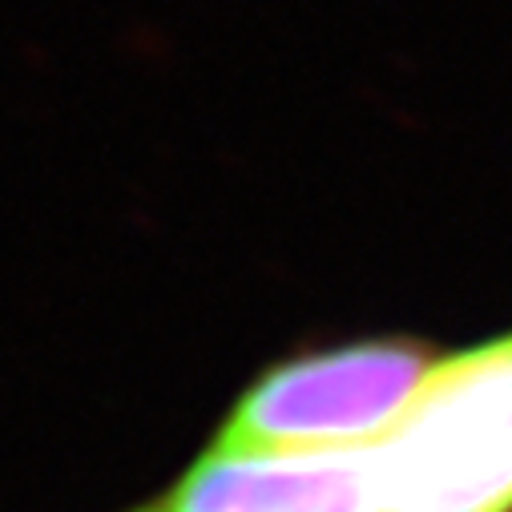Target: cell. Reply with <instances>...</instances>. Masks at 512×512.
Segmentation results:
<instances>
[{
	"instance_id": "2",
	"label": "cell",
	"mask_w": 512,
	"mask_h": 512,
	"mask_svg": "<svg viewBox=\"0 0 512 512\" xmlns=\"http://www.w3.org/2000/svg\"><path fill=\"white\" fill-rule=\"evenodd\" d=\"M440 355L408 339L299 355L250 383L214 448L226 452H351L375 448L416 404Z\"/></svg>"
},
{
	"instance_id": "1",
	"label": "cell",
	"mask_w": 512,
	"mask_h": 512,
	"mask_svg": "<svg viewBox=\"0 0 512 512\" xmlns=\"http://www.w3.org/2000/svg\"><path fill=\"white\" fill-rule=\"evenodd\" d=\"M371 464L379 512H512V335L436 359Z\"/></svg>"
},
{
	"instance_id": "3",
	"label": "cell",
	"mask_w": 512,
	"mask_h": 512,
	"mask_svg": "<svg viewBox=\"0 0 512 512\" xmlns=\"http://www.w3.org/2000/svg\"><path fill=\"white\" fill-rule=\"evenodd\" d=\"M138 512H379L371 448L226 452L206 448Z\"/></svg>"
},
{
	"instance_id": "4",
	"label": "cell",
	"mask_w": 512,
	"mask_h": 512,
	"mask_svg": "<svg viewBox=\"0 0 512 512\" xmlns=\"http://www.w3.org/2000/svg\"><path fill=\"white\" fill-rule=\"evenodd\" d=\"M134 512H138V508H134Z\"/></svg>"
}]
</instances>
